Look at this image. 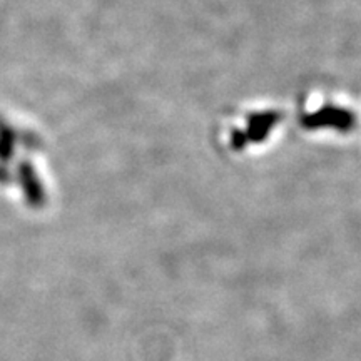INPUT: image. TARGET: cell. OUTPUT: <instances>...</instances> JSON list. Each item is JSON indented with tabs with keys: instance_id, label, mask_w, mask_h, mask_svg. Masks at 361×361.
Instances as JSON below:
<instances>
[{
	"instance_id": "7a4b0ae2",
	"label": "cell",
	"mask_w": 361,
	"mask_h": 361,
	"mask_svg": "<svg viewBox=\"0 0 361 361\" xmlns=\"http://www.w3.org/2000/svg\"><path fill=\"white\" fill-rule=\"evenodd\" d=\"M20 179L22 186H24L27 200L32 206H40L44 202L42 188H39V180L35 178L34 169L29 164H22L20 168Z\"/></svg>"
},
{
	"instance_id": "6da1fadb",
	"label": "cell",
	"mask_w": 361,
	"mask_h": 361,
	"mask_svg": "<svg viewBox=\"0 0 361 361\" xmlns=\"http://www.w3.org/2000/svg\"><path fill=\"white\" fill-rule=\"evenodd\" d=\"M355 119L350 112L346 111H338V109H329L324 112H318V114L310 117L308 123L305 126L310 128H322V126H333L336 129H350L353 126Z\"/></svg>"
}]
</instances>
